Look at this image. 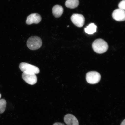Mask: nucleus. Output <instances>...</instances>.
I'll return each instance as SVG.
<instances>
[{
  "mask_svg": "<svg viewBox=\"0 0 125 125\" xmlns=\"http://www.w3.org/2000/svg\"><path fill=\"white\" fill-rule=\"evenodd\" d=\"M93 50L98 54L105 52L108 48V45L105 41L101 39H98L94 42L92 44Z\"/></svg>",
  "mask_w": 125,
  "mask_h": 125,
  "instance_id": "nucleus-1",
  "label": "nucleus"
},
{
  "mask_svg": "<svg viewBox=\"0 0 125 125\" xmlns=\"http://www.w3.org/2000/svg\"><path fill=\"white\" fill-rule=\"evenodd\" d=\"M42 44L41 39L37 36L31 37L28 39L27 42L28 47L32 50L38 49Z\"/></svg>",
  "mask_w": 125,
  "mask_h": 125,
  "instance_id": "nucleus-2",
  "label": "nucleus"
},
{
  "mask_svg": "<svg viewBox=\"0 0 125 125\" xmlns=\"http://www.w3.org/2000/svg\"><path fill=\"white\" fill-rule=\"evenodd\" d=\"M19 67L22 71L26 73L36 74H39L40 72L38 67L26 62H21L20 64Z\"/></svg>",
  "mask_w": 125,
  "mask_h": 125,
  "instance_id": "nucleus-3",
  "label": "nucleus"
},
{
  "mask_svg": "<svg viewBox=\"0 0 125 125\" xmlns=\"http://www.w3.org/2000/svg\"><path fill=\"white\" fill-rule=\"evenodd\" d=\"M101 79L99 73L96 71H91L87 73L86 79L87 82L90 84H95L99 82Z\"/></svg>",
  "mask_w": 125,
  "mask_h": 125,
  "instance_id": "nucleus-4",
  "label": "nucleus"
},
{
  "mask_svg": "<svg viewBox=\"0 0 125 125\" xmlns=\"http://www.w3.org/2000/svg\"><path fill=\"white\" fill-rule=\"evenodd\" d=\"M71 19L72 22L78 27H82L85 23V18L83 15L80 14H73L72 16Z\"/></svg>",
  "mask_w": 125,
  "mask_h": 125,
  "instance_id": "nucleus-5",
  "label": "nucleus"
},
{
  "mask_svg": "<svg viewBox=\"0 0 125 125\" xmlns=\"http://www.w3.org/2000/svg\"><path fill=\"white\" fill-rule=\"evenodd\" d=\"M22 77L23 80L30 85H35L37 82V78L35 74L23 73Z\"/></svg>",
  "mask_w": 125,
  "mask_h": 125,
  "instance_id": "nucleus-6",
  "label": "nucleus"
},
{
  "mask_svg": "<svg viewBox=\"0 0 125 125\" xmlns=\"http://www.w3.org/2000/svg\"><path fill=\"white\" fill-rule=\"evenodd\" d=\"M42 20L41 16L38 13L31 14L27 17L26 23L28 25H31L33 23L38 24Z\"/></svg>",
  "mask_w": 125,
  "mask_h": 125,
  "instance_id": "nucleus-7",
  "label": "nucleus"
},
{
  "mask_svg": "<svg viewBox=\"0 0 125 125\" xmlns=\"http://www.w3.org/2000/svg\"><path fill=\"white\" fill-rule=\"evenodd\" d=\"M112 17L117 21H124L125 19V10L120 9H115L112 14Z\"/></svg>",
  "mask_w": 125,
  "mask_h": 125,
  "instance_id": "nucleus-8",
  "label": "nucleus"
},
{
  "mask_svg": "<svg viewBox=\"0 0 125 125\" xmlns=\"http://www.w3.org/2000/svg\"><path fill=\"white\" fill-rule=\"evenodd\" d=\"M64 121L67 125H79L77 118L71 114H67L64 117Z\"/></svg>",
  "mask_w": 125,
  "mask_h": 125,
  "instance_id": "nucleus-9",
  "label": "nucleus"
},
{
  "mask_svg": "<svg viewBox=\"0 0 125 125\" xmlns=\"http://www.w3.org/2000/svg\"><path fill=\"white\" fill-rule=\"evenodd\" d=\"M52 12L55 17L56 18H59L63 13V8L59 5H55L52 8Z\"/></svg>",
  "mask_w": 125,
  "mask_h": 125,
  "instance_id": "nucleus-10",
  "label": "nucleus"
},
{
  "mask_svg": "<svg viewBox=\"0 0 125 125\" xmlns=\"http://www.w3.org/2000/svg\"><path fill=\"white\" fill-rule=\"evenodd\" d=\"M79 4V1L78 0H67L65 5L67 8L74 9L77 7Z\"/></svg>",
  "mask_w": 125,
  "mask_h": 125,
  "instance_id": "nucleus-11",
  "label": "nucleus"
},
{
  "mask_svg": "<svg viewBox=\"0 0 125 125\" xmlns=\"http://www.w3.org/2000/svg\"><path fill=\"white\" fill-rule=\"evenodd\" d=\"M97 26L93 23H91L85 29L86 33L88 34H93L96 31Z\"/></svg>",
  "mask_w": 125,
  "mask_h": 125,
  "instance_id": "nucleus-12",
  "label": "nucleus"
},
{
  "mask_svg": "<svg viewBox=\"0 0 125 125\" xmlns=\"http://www.w3.org/2000/svg\"><path fill=\"white\" fill-rule=\"evenodd\" d=\"M6 105L7 102L4 99L0 100V114L4 113L5 110Z\"/></svg>",
  "mask_w": 125,
  "mask_h": 125,
  "instance_id": "nucleus-13",
  "label": "nucleus"
},
{
  "mask_svg": "<svg viewBox=\"0 0 125 125\" xmlns=\"http://www.w3.org/2000/svg\"><path fill=\"white\" fill-rule=\"evenodd\" d=\"M125 0H123L120 2L118 4L119 9L124 10L125 9Z\"/></svg>",
  "mask_w": 125,
  "mask_h": 125,
  "instance_id": "nucleus-14",
  "label": "nucleus"
},
{
  "mask_svg": "<svg viewBox=\"0 0 125 125\" xmlns=\"http://www.w3.org/2000/svg\"><path fill=\"white\" fill-rule=\"evenodd\" d=\"M53 125H65L63 124V123H59V122H57L56 123Z\"/></svg>",
  "mask_w": 125,
  "mask_h": 125,
  "instance_id": "nucleus-15",
  "label": "nucleus"
},
{
  "mask_svg": "<svg viewBox=\"0 0 125 125\" xmlns=\"http://www.w3.org/2000/svg\"><path fill=\"white\" fill-rule=\"evenodd\" d=\"M125 119H124L122 122L121 125H125Z\"/></svg>",
  "mask_w": 125,
  "mask_h": 125,
  "instance_id": "nucleus-16",
  "label": "nucleus"
},
{
  "mask_svg": "<svg viewBox=\"0 0 125 125\" xmlns=\"http://www.w3.org/2000/svg\"><path fill=\"white\" fill-rule=\"evenodd\" d=\"M1 94L0 93V98H1Z\"/></svg>",
  "mask_w": 125,
  "mask_h": 125,
  "instance_id": "nucleus-17",
  "label": "nucleus"
}]
</instances>
